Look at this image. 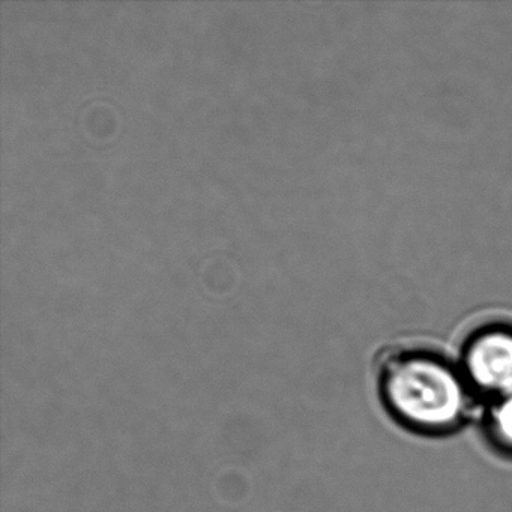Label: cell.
I'll return each instance as SVG.
<instances>
[{
	"label": "cell",
	"mask_w": 512,
	"mask_h": 512,
	"mask_svg": "<svg viewBox=\"0 0 512 512\" xmlns=\"http://www.w3.org/2000/svg\"><path fill=\"white\" fill-rule=\"evenodd\" d=\"M373 380L380 409L410 436L449 439L478 416L481 403L457 359L434 347H386L374 361Z\"/></svg>",
	"instance_id": "1"
},
{
	"label": "cell",
	"mask_w": 512,
	"mask_h": 512,
	"mask_svg": "<svg viewBox=\"0 0 512 512\" xmlns=\"http://www.w3.org/2000/svg\"><path fill=\"white\" fill-rule=\"evenodd\" d=\"M479 403L512 392V322L490 320L470 329L455 356Z\"/></svg>",
	"instance_id": "2"
},
{
	"label": "cell",
	"mask_w": 512,
	"mask_h": 512,
	"mask_svg": "<svg viewBox=\"0 0 512 512\" xmlns=\"http://www.w3.org/2000/svg\"><path fill=\"white\" fill-rule=\"evenodd\" d=\"M475 424L484 448L512 463V392L479 404Z\"/></svg>",
	"instance_id": "3"
}]
</instances>
